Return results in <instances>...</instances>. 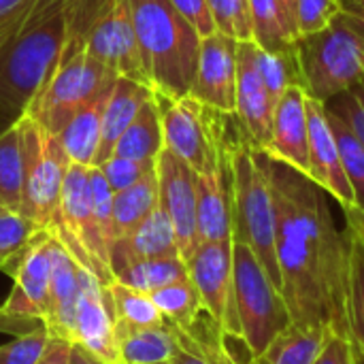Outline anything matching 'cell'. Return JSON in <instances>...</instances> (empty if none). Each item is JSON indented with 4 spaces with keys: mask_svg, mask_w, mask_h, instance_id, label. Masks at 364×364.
Masks as SVG:
<instances>
[{
    "mask_svg": "<svg viewBox=\"0 0 364 364\" xmlns=\"http://www.w3.org/2000/svg\"><path fill=\"white\" fill-rule=\"evenodd\" d=\"M220 32L237 38L252 41V19L247 0H207Z\"/></svg>",
    "mask_w": 364,
    "mask_h": 364,
    "instance_id": "cell-40",
    "label": "cell"
},
{
    "mask_svg": "<svg viewBox=\"0 0 364 364\" xmlns=\"http://www.w3.org/2000/svg\"><path fill=\"white\" fill-rule=\"evenodd\" d=\"M83 49L113 68L119 77H128L149 85L134 30L130 0L102 2L85 34Z\"/></svg>",
    "mask_w": 364,
    "mask_h": 364,
    "instance_id": "cell-12",
    "label": "cell"
},
{
    "mask_svg": "<svg viewBox=\"0 0 364 364\" xmlns=\"http://www.w3.org/2000/svg\"><path fill=\"white\" fill-rule=\"evenodd\" d=\"M307 115H309V177L333 196L343 213L356 209L354 192L343 171L339 145L328 122L326 105L307 96Z\"/></svg>",
    "mask_w": 364,
    "mask_h": 364,
    "instance_id": "cell-17",
    "label": "cell"
},
{
    "mask_svg": "<svg viewBox=\"0 0 364 364\" xmlns=\"http://www.w3.org/2000/svg\"><path fill=\"white\" fill-rule=\"evenodd\" d=\"M196 192H198V203H196L198 245L232 241V198H230L226 162L224 168L218 173L198 175Z\"/></svg>",
    "mask_w": 364,
    "mask_h": 364,
    "instance_id": "cell-22",
    "label": "cell"
},
{
    "mask_svg": "<svg viewBox=\"0 0 364 364\" xmlns=\"http://www.w3.org/2000/svg\"><path fill=\"white\" fill-rule=\"evenodd\" d=\"M21 136L23 186L19 213L38 228H51L60 209V196L70 160L55 134L43 130L30 115L15 119Z\"/></svg>",
    "mask_w": 364,
    "mask_h": 364,
    "instance_id": "cell-8",
    "label": "cell"
},
{
    "mask_svg": "<svg viewBox=\"0 0 364 364\" xmlns=\"http://www.w3.org/2000/svg\"><path fill=\"white\" fill-rule=\"evenodd\" d=\"M226 173L232 198V241L245 243L282 292L275 243V205L267 171V154L237 128L228 141Z\"/></svg>",
    "mask_w": 364,
    "mask_h": 364,
    "instance_id": "cell-3",
    "label": "cell"
},
{
    "mask_svg": "<svg viewBox=\"0 0 364 364\" xmlns=\"http://www.w3.org/2000/svg\"><path fill=\"white\" fill-rule=\"evenodd\" d=\"M294 53L303 90L326 105L364 79V26L341 11L324 30L296 38Z\"/></svg>",
    "mask_w": 364,
    "mask_h": 364,
    "instance_id": "cell-5",
    "label": "cell"
},
{
    "mask_svg": "<svg viewBox=\"0 0 364 364\" xmlns=\"http://www.w3.org/2000/svg\"><path fill=\"white\" fill-rule=\"evenodd\" d=\"M70 354H73V341L51 337L36 364H70Z\"/></svg>",
    "mask_w": 364,
    "mask_h": 364,
    "instance_id": "cell-48",
    "label": "cell"
},
{
    "mask_svg": "<svg viewBox=\"0 0 364 364\" xmlns=\"http://www.w3.org/2000/svg\"><path fill=\"white\" fill-rule=\"evenodd\" d=\"M164 149V132H162V117L156 96L143 105L139 115L119 136L113 156H124L143 162H156L160 151Z\"/></svg>",
    "mask_w": 364,
    "mask_h": 364,
    "instance_id": "cell-29",
    "label": "cell"
},
{
    "mask_svg": "<svg viewBox=\"0 0 364 364\" xmlns=\"http://www.w3.org/2000/svg\"><path fill=\"white\" fill-rule=\"evenodd\" d=\"M75 343L83 346L100 360L122 364L115 316L111 309L107 286L83 267L79 273V292L75 307Z\"/></svg>",
    "mask_w": 364,
    "mask_h": 364,
    "instance_id": "cell-16",
    "label": "cell"
},
{
    "mask_svg": "<svg viewBox=\"0 0 364 364\" xmlns=\"http://www.w3.org/2000/svg\"><path fill=\"white\" fill-rule=\"evenodd\" d=\"M2 213H9V209H6V205L0 200V215H2Z\"/></svg>",
    "mask_w": 364,
    "mask_h": 364,
    "instance_id": "cell-52",
    "label": "cell"
},
{
    "mask_svg": "<svg viewBox=\"0 0 364 364\" xmlns=\"http://www.w3.org/2000/svg\"><path fill=\"white\" fill-rule=\"evenodd\" d=\"M237 119L243 134L260 149L267 147L273 128L275 100L271 98L267 83L256 64V45L252 41H239L237 47Z\"/></svg>",
    "mask_w": 364,
    "mask_h": 364,
    "instance_id": "cell-18",
    "label": "cell"
},
{
    "mask_svg": "<svg viewBox=\"0 0 364 364\" xmlns=\"http://www.w3.org/2000/svg\"><path fill=\"white\" fill-rule=\"evenodd\" d=\"M158 364H173V363H171V360H168V363H158Z\"/></svg>",
    "mask_w": 364,
    "mask_h": 364,
    "instance_id": "cell-53",
    "label": "cell"
},
{
    "mask_svg": "<svg viewBox=\"0 0 364 364\" xmlns=\"http://www.w3.org/2000/svg\"><path fill=\"white\" fill-rule=\"evenodd\" d=\"M23 186V160H21V136L13 122L0 132V200L9 211L19 213Z\"/></svg>",
    "mask_w": 364,
    "mask_h": 364,
    "instance_id": "cell-35",
    "label": "cell"
},
{
    "mask_svg": "<svg viewBox=\"0 0 364 364\" xmlns=\"http://www.w3.org/2000/svg\"><path fill=\"white\" fill-rule=\"evenodd\" d=\"M188 277V264L181 256H168V258H147L136 260L122 271L113 275V282H119L128 288H134L139 292L151 294L154 290H160L168 284H175L179 279Z\"/></svg>",
    "mask_w": 364,
    "mask_h": 364,
    "instance_id": "cell-32",
    "label": "cell"
},
{
    "mask_svg": "<svg viewBox=\"0 0 364 364\" xmlns=\"http://www.w3.org/2000/svg\"><path fill=\"white\" fill-rule=\"evenodd\" d=\"M196 30L200 36H209L218 30L207 0H168Z\"/></svg>",
    "mask_w": 364,
    "mask_h": 364,
    "instance_id": "cell-47",
    "label": "cell"
},
{
    "mask_svg": "<svg viewBox=\"0 0 364 364\" xmlns=\"http://www.w3.org/2000/svg\"><path fill=\"white\" fill-rule=\"evenodd\" d=\"M252 43L273 53H294L296 30L279 0H247Z\"/></svg>",
    "mask_w": 364,
    "mask_h": 364,
    "instance_id": "cell-28",
    "label": "cell"
},
{
    "mask_svg": "<svg viewBox=\"0 0 364 364\" xmlns=\"http://www.w3.org/2000/svg\"><path fill=\"white\" fill-rule=\"evenodd\" d=\"M326 111H328V122H331V128H333L337 145H339L343 171H346L348 181L354 192L356 209L364 215V143L350 130V126L337 113H333L328 107H326Z\"/></svg>",
    "mask_w": 364,
    "mask_h": 364,
    "instance_id": "cell-36",
    "label": "cell"
},
{
    "mask_svg": "<svg viewBox=\"0 0 364 364\" xmlns=\"http://www.w3.org/2000/svg\"><path fill=\"white\" fill-rule=\"evenodd\" d=\"M43 230L21 213L9 211L0 215V269L11 273L21 252L28 247L32 237Z\"/></svg>",
    "mask_w": 364,
    "mask_h": 364,
    "instance_id": "cell-38",
    "label": "cell"
},
{
    "mask_svg": "<svg viewBox=\"0 0 364 364\" xmlns=\"http://www.w3.org/2000/svg\"><path fill=\"white\" fill-rule=\"evenodd\" d=\"M348 228V320L352 341L364 358V215L354 209L346 213Z\"/></svg>",
    "mask_w": 364,
    "mask_h": 364,
    "instance_id": "cell-25",
    "label": "cell"
},
{
    "mask_svg": "<svg viewBox=\"0 0 364 364\" xmlns=\"http://www.w3.org/2000/svg\"><path fill=\"white\" fill-rule=\"evenodd\" d=\"M262 151L273 160L309 175V115L303 85L288 87L275 105L271 139Z\"/></svg>",
    "mask_w": 364,
    "mask_h": 364,
    "instance_id": "cell-19",
    "label": "cell"
},
{
    "mask_svg": "<svg viewBox=\"0 0 364 364\" xmlns=\"http://www.w3.org/2000/svg\"><path fill=\"white\" fill-rule=\"evenodd\" d=\"M149 296L156 303L158 311L162 314L164 322L179 328H192L205 314L200 296L194 284L190 282V277L168 284L160 290H154Z\"/></svg>",
    "mask_w": 364,
    "mask_h": 364,
    "instance_id": "cell-34",
    "label": "cell"
},
{
    "mask_svg": "<svg viewBox=\"0 0 364 364\" xmlns=\"http://www.w3.org/2000/svg\"><path fill=\"white\" fill-rule=\"evenodd\" d=\"M145 75L156 94L190 96L200 34L168 0H130Z\"/></svg>",
    "mask_w": 364,
    "mask_h": 364,
    "instance_id": "cell-4",
    "label": "cell"
},
{
    "mask_svg": "<svg viewBox=\"0 0 364 364\" xmlns=\"http://www.w3.org/2000/svg\"><path fill=\"white\" fill-rule=\"evenodd\" d=\"M90 188H92L94 218H96L98 230L111 252V245L115 241V235H113V194L115 192L111 190L109 181L105 179V175L98 166H90Z\"/></svg>",
    "mask_w": 364,
    "mask_h": 364,
    "instance_id": "cell-41",
    "label": "cell"
},
{
    "mask_svg": "<svg viewBox=\"0 0 364 364\" xmlns=\"http://www.w3.org/2000/svg\"><path fill=\"white\" fill-rule=\"evenodd\" d=\"M232 288L239 341L247 350V360L260 354L282 331L292 324L279 288L262 269L254 252L232 241Z\"/></svg>",
    "mask_w": 364,
    "mask_h": 364,
    "instance_id": "cell-7",
    "label": "cell"
},
{
    "mask_svg": "<svg viewBox=\"0 0 364 364\" xmlns=\"http://www.w3.org/2000/svg\"><path fill=\"white\" fill-rule=\"evenodd\" d=\"M158 190H160V207L166 211L173 222L179 254L188 260L198 247V230H196V171L186 164L171 149H162L156 160Z\"/></svg>",
    "mask_w": 364,
    "mask_h": 364,
    "instance_id": "cell-15",
    "label": "cell"
},
{
    "mask_svg": "<svg viewBox=\"0 0 364 364\" xmlns=\"http://www.w3.org/2000/svg\"><path fill=\"white\" fill-rule=\"evenodd\" d=\"M107 292L115 316V328H143L164 324L162 314L147 292H139L119 282H111Z\"/></svg>",
    "mask_w": 364,
    "mask_h": 364,
    "instance_id": "cell-33",
    "label": "cell"
},
{
    "mask_svg": "<svg viewBox=\"0 0 364 364\" xmlns=\"http://www.w3.org/2000/svg\"><path fill=\"white\" fill-rule=\"evenodd\" d=\"M282 2V6L286 9V13L290 15V19H292V23H294V9H296V0H279ZM296 30V28H294Z\"/></svg>",
    "mask_w": 364,
    "mask_h": 364,
    "instance_id": "cell-51",
    "label": "cell"
},
{
    "mask_svg": "<svg viewBox=\"0 0 364 364\" xmlns=\"http://www.w3.org/2000/svg\"><path fill=\"white\" fill-rule=\"evenodd\" d=\"M186 264L188 277L200 296L203 311L209 316L222 341L230 350V343L239 341L232 288V241L200 243Z\"/></svg>",
    "mask_w": 364,
    "mask_h": 364,
    "instance_id": "cell-11",
    "label": "cell"
},
{
    "mask_svg": "<svg viewBox=\"0 0 364 364\" xmlns=\"http://www.w3.org/2000/svg\"><path fill=\"white\" fill-rule=\"evenodd\" d=\"M341 11H343L341 0H296V9H294L296 38L324 30L335 21V17L341 15Z\"/></svg>",
    "mask_w": 364,
    "mask_h": 364,
    "instance_id": "cell-39",
    "label": "cell"
},
{
    "mask_svg": "<svg viewBox=\"0 0 364 364\" xmlns=\"http://www.w3.org/2000/svg\"><path fill=\"white\" fill-rule=\"evenodd\" d=\"M51 335L45 326L17 335L13 341L0 346V364H36L43 356Z\"/></svg>",
    "mask_w": 364,
    "mask_h": 364,
    "instance_id": "cell-42",
    "label": "cell"
},
{
    "mask_svg": "<svg viewBox=\"0 0 364 364\" xmlns=\"http://www.w3.org/2000/svg\"><path fill=\"white\" fill-rule=\"evenodd\" d=\"M164 147L190 164L198 175L224 168L228 141L237 128V115H226L205 107L192 96L166 98L156 94Z\"/></svg>",
    "mask_w": 364,
    "mask_h": 364,
    "instance_id": "cell-6",
    "label": "cell"
},
{
    "mask_svg": "<svg viewBox=\"0 0 364 364\" xmlns=\"http://www.w3.org/2000/svg\"><path fill=\"white\" fill-rule=\"evenodd\" d=\"M343 2V13L354 17L364 26V0H341Z\"/></svg>",
    "mask_w": 364,
    "mask_h": 364,
    "instance_id": "cell-50",
    "label": "cell"
},
{
    "mask_svg": "<svg viewBox=\"0 0 364 364\" xmlns=\"http://www.w3.org/2000/svg\"><path fill=\"white\" fill-rule=\"evenodd\" d=\"M256 45V43H254ZM256 64L275 105L292 85H301L296 53H273L256 45Z\"/></svg>",
    "mask_w": 364,
    "mask_h": 364,
    "instance_id": "cell-37",
    "label": "cell"
},
{
    "mask_svg": "<svg viewBox=\"0 0 364 364\" xmlns=\"http://www.w3.org/2000/svg\"><path fill=\"white\" fill-rule=\"evenodd\" d=\"M98 168L102 171L105 179L109 181L111 190L122 192V190L134 186L136 181H141L143 177H147L149 173H154L156 162H143V160H132V158H124V156H111Z\"/></svg>",
    "mask_w": 364,
    "mask_h": 364,
    "instance_id": "cell-43",
    "label": "cell"
},
{
    "mask_svg": "<svg viewBox=\"0 0 364 364\" xmlns=\"http://www.w3.org/2000/svg\"><path fill=\"white\" fill-rule=\"evenodd\" d=\"M168 326L175 335V354L171 358L173 364H241L226 348L207 314H203L192 328H179L173 324Z\"/></svg>",
    "mask_w": 364,
    "mask_h": 364,
    "instance_id": "cell-26",
    "label": "cell"
},
{
    "mask_svg": "<svg viewBox=\"0 0 364 364\" xmlns=\"http://www.w3.org/2000/svg\"><path fill=\"white\" fill-rule=\"evenodd\" d=\"M38 0H0V51L26 26Z\"/></svg>",
    "mask_w": 364,
    "mask_h": 364,
    "instance_id": "cell-45",
    "label": "cell"
},
{
    "mask_svg": "<svg viewBox=\"0 0 364 364\" xmlns=\"http://www.w3.org/2000/svg\"><path fill=\"white\" fill-rule=\"evenodd\" d=\"M0 117H4V115H2V113H0Z\"/></svg>",
    "mask_w": 364,
    "mask_h": 364,
    "instance_id": "cell-54",
    "label": "cell"
},
{
    "mask_svg": "<svg viewBox=\"0 0 364 364\" xmlns=\"http://www.w3.org/2000/svg\"><path fill=\"white\" fill-rule=\"evenodd\" d=\"M77 0H38L26 26L0 51V113L17 119L62 62Z\"/></svg>",
    "mask_w": 364,
    "mask_h": 364,
    "instance_id": "cell-2",
    "label": "cell"
},
{
    "mask_svg": "<svg viewBox=\"0 0 364 364\" xmlns=\"http://www.w3.org/2000/svg\"><path fill=\"white\" fill-rule=\"evenodd\" d=\"M79 273H81V264L53 235L49 307L43 324L51 337H60L73 343H75V307H77V292H79Z\"/></svg>",
    "mask_w": 364,
    "mask_h": 364,
    "instance_id": "cell-20",
    "label": "cell"
},
{
    "mask_svg": "<svg viewBox=\"0 0 364 364\" xmlns=\"http://www.w3.org/2000/svg\"><path fill=\"white\" fill-rule=\"evenodd\" d=\"M314 364H360V354L350 337L331 333Z\"/></svg>",
    "mask_w": 364,
    "mask_h": 364,
    "instance_id": "cell-46",
    "label": "cell"
},
{
    "mask_svg": "<svg viewBox=\"0 0 364 364\" xmlns=\"http://www.w3.org/2000/svg\"><path fill=\"white\" fill-rule=\"evenodd\" d=\"M160 205L156 171L136 181L134 186L113 194V235L115 241L130 235L151 211ZM113 241V243H115Z\"/></svg>",
    "mask_w": 364,
    "mask_h": 364,
    "instance_id": "cell-31",
    "label": "cell"
},
{
    "mask_svg": "<svg viewBox=\"0 0 364 364\" xmlns=\"http://www.w3.org/2000/svg\"><path fill=\"white\" fill-rule=\"evenodd\" d=\"M51 230L60 243L75 256V260L94 273L105 286L113 282L109 264V245L105 243L94 209H92V188H90V166L70 164L64 177L60 209Z\"/></svg>",
    "mask_w": 364,
    "mask_h": 364,
    "instance_id": "cell-10",
    "label": "cell"
},
{
    "mask_svg": "<svg viewBox=\"0 0 364 364\" xmlns=\"http://www.w3.org/2000/svg\"><path fill=\"white\" fill-rule=\"evenodd\" d=\"M113 85L105 87L85 107H81L73 115V119L62 128V132L58 134V141H60L62 149L66 151L70 164L94 166L96 151H98V145H100L102 115H105L107 100H109V96L113 92Z\"/></svg>",
    "mask_w": 364,
    "mask_h": 364,
    "instance_id": "cell-24",
    "label": "cell"
},
{
    "mask_svg": "<svg viewBox=\"0 0 364 364\" xmlns=\"http://www.w3.org/2000/svg\"><path fill=\"white\" fill-rule=\"evenodd\" d=\"M117 73L90 55L85 49L60 62L45 87L26 107L30 115L49 134H60L73 115L85 107L96 94L117 81Z\"/></svg>",
    "mask_w": 364,
    "mask_h": 364,
    "instance_id": "cell-9",
    "label": "cell"
},
{
    "mask_svg": "<svg viewBox=\"0 0 364 364\" xmlns=\"http://www.w3.org/2000/svg\"><path fill=\"white\" fill-rule=\"evenodd\" d=\"M156 96L154 87L128 77H117L113 92L107 100L105 115H102V132H100V145L96 151L94 166H100L105 160L113 156V149L119 141V136L126 132V128L132 124V119L139 115L143 105Z\"/></svg>",
    "mask_w": 364,
    "mask_h": 364,
    "instance_id": "cell-23",
    "label": "cell"
},
{
    "mask_svg": "<svg viewBox=\"0 0 364 364\" xmlns=\"http://www.w3.org/2000/svg\"><path fill=\"white\" fill-rule=\"evenodd\" d=\"M70 364H111V363H107V360H100L98 356H94L92 352H87L83 346H79V343H73Z\"/></svg>",
    "mask_w": 364,
    "mask_h": 364,
    "instance_id": "cell-49",
    "label": "cell"
},
{
    "mask_svg": "<svg viewBox=\"0 0 364 364\" xmlns=\"http://www.w3.org/2000/svg\"><path fill=\"white\" fill-rule=\"evenodd\" d=\"M122 364L168 363L175 354V335L171 326H143V328H115Z\"/></svg>",
    "mask_w": 364,
    "mask_h": 364,
    "instance_id": "cell-30",
    "label": "cell"
},
{
    "mask_svg": "<svg viewBox=\"0 0 364 364\" xmlns=\"http://www.w3.org/2000/svg\"><path fill=\"white\" fill-rule=\"evenodd\" d=\"M328 335L331 331L324 328H303L290 324L260 354L243 364H314Z\"/></svg>",
    "mask_w": 364,
    "mask_h": 364,
    "instance_id": "cell-27",
    "label": "cell"
},
{
    "mask_svg": "<svg viewBox=\"0 0 364 364\" xmlns=\"http://www.w3.org/2000/svg\"><path fill=\"white\" fill-rule=\"evenodd\" d=\"M237 47L239 41L220 30L203 36L190 90L194 100L226 115L237 113Z\"/></svg>",
    "mask_w": 364,
    "mask_h": 364,
    "instance_id": "cell-14",
    "label": "cell"
},
{
    "mask_svg": "<svg viewBox=\"0 0 364 364\" xmlns=\"http://www.w3.org/2000/svg\"><path fill=\"white\" fill-rule=\"evenodd\" d=\"M51 230L43 228L21 252L11 269L15 286L0 307V320H13L23 326L45 322L51 286Z\"/></svg>",
    "mask_w": 364,
    "mask_h": 364,
    "instance_id": "cell-13",
    "label": "cell"
},
{
    "mask_svg": "<svg viewBox=\"0 0 364 364\" xmlns=\"http://www.w3.org/2000/svg\"><path fill=\"white\" fill-rule=\"evenodd\" d=\"M267 171L275 205L282 296L292 324L350 335L348 237L335 224L326 192L305 173L273 160Z\"/></svg>",
    "mask_w": 364,
    "mask_h": 364,
    "instance_id": "cell-1",
    "label": "cell"
},
{
    "mask_svg": "<svg viewBox=\"0 0 364 364\" xmlns=\"http://www.w3.org/2000/svg\"><path fill=\"white\" fill-rule=\"evenodd\" d=\"M168 256H181L177 235L173 228V222L168 220L166 211L158 205L149 218H145L130 235L117 239L111 245V275L122 271L124 267L147 260V258H168Z\"/></svg>",
    "mask_w": 364,
    "mask_h": 364,
    "instance_id": "cell-21",
    "label": "cell"
},
{
    "mask_svg": "<svg viewBox=\"0 0 364 364\" xmlns=\"http://www.w3.org/2000/svg\"><path fill=\"white\" fill-rule=\"evenodd\" d=\"M326 107L333 113H337L350 126V130L364 143V79L360 83H356L352 90L326 102Z\"/></svg>",
    "mask_w": 364,
    "mask_h": 364,
    "instance_id": "cell-44",
    "label": "cell"
}]
</instances>
